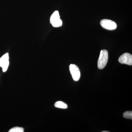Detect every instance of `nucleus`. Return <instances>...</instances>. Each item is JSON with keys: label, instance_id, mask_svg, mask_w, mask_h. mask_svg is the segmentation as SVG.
I'll list each match as a JSON object with an SVG mask.
<instances>
[{"label": "nucleus", "instance_id": "10", "mask_svg": "<svg viewBox=\"0 0 132 132\" xmlns=\"http://www.w3.org/2000/svg\"><path fill=\"white\" fill-rule=\"evenodd\" d=\"M102 132H109V131H102Z\"/></svg>", "mask_w": 132, "mask_h": 132}, {"label": "nucleus", "instance_id": "5", "mask_svg": "<svg viewBox=\"0 0 132 132\" xmlns=\"http://www.w3.org/2000/svg\"><path fill=\"white\" fill-rule=\"evenodd\" d=\"M9 65V55L6 53L0 59V67L2 68L3 72H6L7 71Z\"/></svg>", "mask_w": 132, "mask_h": 132}, {"label": "nucleus", "instance_id": "3", "mask_svg": "<svg viewBox=\"0 0 132 132\" xmlns=\"http://www.w3.org/2000/svg\"><path fill=\"white\" fill-rule=\"evenodd\" d=\"M100 24L103 28L109 30H113L117 28V24L114 21L108 19H103L100 22Z\"/></svg>", "mask_w": 132, "mask_h": 132}, {"label": "nucleus", "instance_id": "4", "mask_svg": "<svg viewBox=\"0 0 132 132\" xmlns=\"http://www.w3.org/2000/svg\"><path fill=\"white\" fill-rule=\"evenodd\" d=\"M69 70L73 80L78 81L80 77V72L78 66L71 64L69 65Z\"/></svg>", "mask_w": 132, "mask_h": 132}, {"label": "nucleus", "instance_id": "9", "mask_svg": "<svg viewBox=\"0 0 132 132\" xmlns=\"http://www.w3.org/2000/svg\"><path fill=\"white\" fill-rule=\"evenodd\" d=\"M123 117L126 119H132V112L131 111H127L123 114Z\"/></svg>", "mask_w": 132, "mask_h": 132}, {"label": "nucleus", "instance_id": "1", "mask_svg": "<svg viewBox=\"0 0 132 132\" xmlns=\"http://www.w3.org/2000/svg\"><path fill=\"white\" fill-rule=\"evenodd\" d=\"M108 59V52L106 50H101L98 61V67L100 69H104L106 65Z\"/></svg>", "mask_w": 132, "mask_h": 132}, {"label": "nucleus", "instance_id": "6", "mask_svg": "<svg viewBox=\"0 0 132 132\" xmlns=\"http://www.w3.org/2000/svg\"><path fill=\"white\" fill-rule=\"evenodd\" d=\"M119 61L121 64H126L129 65H132V55L128 53H125L123 54L119 58Z\"/></svg>", "mask_w": 132, "mask_h": 132}, {"label": "nucleus", "instance_id": "8", "mask_svg": "<svg viewBox=\"0 0 132 132\" xmlns=\"http://www.w3.org/2000/svg\"><path fill=\"white\" fill-rule=\"evenodd\" d=\"M24 129L22 127H13L9 130V132H24Z\"/></svg>", "mask_w": 132, "mask_h": 132}, {"label": "nucleus", "instance_id": "7", "mask_svg": "<svg viewBox=\"0 0 132 132\" xmlns=\"http://www.w3.org/2000/svg\"><path fill=\"white\" fill-rule=\"evenodd\" d=\"M54 106L57 108L66 109L68 108L67 104L63 102L58 101L56 102L54 104Z\"/></svg>", "mask_w": 132, "mask_h": 132}, {"label": "nucleus", "instance_id": "2", "mask_svg": "<svg viewBox=\"0 0 132 132\" xmlns=\"http://www.w3.org/2000/svg\"><path fill=\"white\" fill-rule=\"evenodd\" d=\"M50 21L52 26L54 27H59L62 26V21L60 19L58 11H55L53 13L50 17Z\"/></svg>", "mask_w": 132, "mask_h": 132}]
</instances>
